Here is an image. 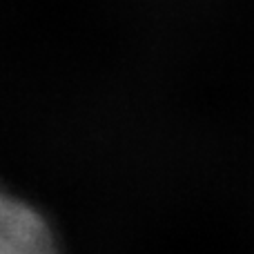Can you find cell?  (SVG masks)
<instances>
[{"label":"cell","mask_w":254,"mask_h":254,"mask_svg":"<svg viewBox=\"0 0 254 254\" xmlns=\"http://www.w3.org/2000/svg\"><path fill=\"white\" fill-rule=\"evenodd\" d=\"M0 254H58L54 234L29 205L0 192Z\"/></svg>","instance_id":"1"}]
</instances>
